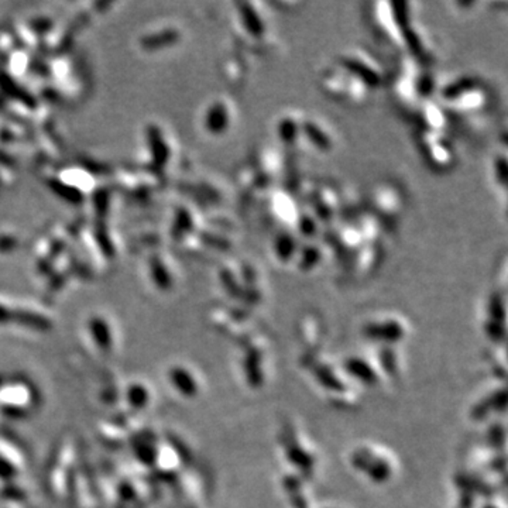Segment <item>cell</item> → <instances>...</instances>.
<instances>
[{"label": "cell", "mask_w": 508, "mask_h": 508, "mask_svg": "<svg viewBox=\"0 0 508 508\" xmlns=\"http://www.w3.org/2000/svg\"><path fill=\"white\" fill-rule=\"evenodd\" d=\"M439 92V104L446 112L452 109L454 113H479L487 108L490 102L486 85L479 78L470 75L453 78Z\"/></svg>", "instance_id": "6da1fadb"}, {"label": "cell", "mask_w": 508, "mask_h": 508, "mask_svg": "<svg viewBox=\"0 0 508 508\" xmlns=\"http://www.w3.org/2000/svg\"><path fill=\"white\" fill-rule=\"evenodd\" d=\"M318 85L331 99L354 106L365 105L373 92L366 84L350 75L336 63L321 71Z\"/></svg>", "instance_id": "7a4b0ae2"}, {"label": "cell", "mask_w": 508, "mask_h": 508, "mask_svg": "<svg viewBox=\"0 0 508 508\" xmlns=\"http://www.w3.org/2000/svg\"><path fill=\"white\" fill-rule=\"evenodd\" d=\"M415 143L427 166L438 173H449L457 164V151L446 132L417 129Z\"/></svg>", "instance_id": "3957f363"}, {"label": "cell", "mask_w": 508, "mask_h": 508, "mask_svg": "<svg viewBox=\"0 0 508 508\" xmlns=\"http://www.w3.org/2000/svg\"><path fill=\"white\" fill-rule=\"evenodd\" d=\"M369 202L373 214L381 223H397L405 211V193L392 181H383L373 186Z\"/></svg>", "instance_id": "277c9868"}, {"label": "cell", "mask_w": 508, "mask_h": 508, "mask_svg": "<svg viewBox=\"0 0 508 508\" xmlns=\"http://www.w3.org/2000/svg\"><path fill=\"white\" fill-rule=\"evenodd\" d=\"M336 64L354 78L360 79L372 90L384 82V71L379 60L365 48H350L339 56Z\"/></svg>", "instance_id": "5b68a950"}, {"label": "cell", "mask_w": 508, "mask_h": 508, "mask_svg": "<svg viewBox=\"0 0 508 508\" xmlns=\"http://www.w3.org/2000/svg\"><path fill=\"white\" fill-rule=\"evenodd\" d=\"M236 33L241 35V40H248V44L266 42L269 35V26L264 12L260 3L243 2L237 5Z\"/></svg>", "instance_id": "8992f818"}, {"label": "cell", "mask_w": 508, "mask_h": 508, "mask_svg": "<svg viewBox=\"0 0 508 508\" xmlns=\"http://www.w3.org/2000/svg\"><path fill=\"white\" fill-rule=\"evenodd\" d=\"M303 143L317 154H329L335 148L336 140L331 126L321 118L303 115L299 143Z\"/></svg>", "instance_id": "52a82bcc"}, {"label": "cell", "mask_w": 508, "mask_h": 508, "mask_svg": "<svg viewBox=\"0 0 508 508\" xmlns=\"http://www.w3.org/2000/svg\"><path fill=\"white\" fill-rule=\"evenodd\" d=\"M235 122V106L226 97H216L208 105L202 119V126L208 133L222 136L230 130Z\"/></svg>", "instance_id": "ba28073f"}, {"label": "cell", "mask_w": 508, "mask_h": 508, "mask_svg": "<svg viewBox=\"0 0 508 508\" xmlns=\"http://www.w3.org/2000/svg\"><path fill=\"white\" fill-rule=\"evenodd\" d=\"M267 211L274 221L285 228H294L301 212L292 192L287 189L270 191L267 195Z\"/></svg>", "instance_id": "9c48e42d"}, {"label": "cell", "mask_w": 508, "mask_h": 508, "mask_svg": "<svg viewBox=\"0 0 508 508\" xmlns=\"http://www.w3.org/2000/svg\"><path fill=\"white\" fill-rule=\"evenodd\" d=\"M310 195H311V202H314L311 203L312 209L310 211L314 212L321 222H328L336 215L340 207L339 203L340 199L335 186L329 184H317L311 189Z\"/></svg>", "instance_id": "30bf717a"}, {"label": "cell", "mask_w": 508, "mask_h": 508, "mask_svg": "<svg viewBox=\"0 0 508 508\" xmlns=\"http://www.w3.org/2000/svg\"><path fill=\"white\" fill-rule=\"evenodd\" d=\"M303 115L295 109L281 112L274 122V134L284 147H295L299 143Z\"/></svg>", "instance_id": "8fae6325"}, {"label": "cell", "mask_w": 508, "mask_h": 508, "mask_svg": "<svg viewBox=\"0 0 508 508\" xmlns=\"http://www.w3.org/2000/svg\"><path fill=\"white\" fill-rule=\"evenodd\" d=\"M415 116L418 129L446 132L447 112L442 108L439 102L436 104L432 99L421 102V104L415 108Z\"/></svg>", "instance_id": "7c38bea8"}, {"label": "cell", "mask_w": 508, "mask_h": 508, "mask_svg": "<svg viewBox=\"0 0 508 508\" xmlns=\"http://www.w3.org/2000/svg\"><path fill=\"white\" fill-rule=\"evenodd\" d=\"M384 250L380 241L363 243L358 250L354 251L353 257V270L358 274H370L374 271L383 262Z\"/></svg>", "instance_id": "4fadbf2b"}, {"label": "cell", "mask_w": 508, "mask_h": 508, "mask_svg": "<svg viewBox=\"0 0 508 508\" xmlns=\"http://www.w3.org/2000/svg\"><path fill=\"white\" fill-rule=\"evenodd\" d=\"M299 246H301V243L295 233H292L289 230H283L273 240V244H271L273 259L278 264H283V266L292 264Z\"/></svg>", "instance_id": "5bb4252c"}, {"label": "cell", "mask_w": 508, "mask_h": 508, "mask_svg": "<svg viewBox=\"0 0 508 508\" xmlns=\"http://www.w3.org/2000/svg\"><path fill=\"white\" fill-rule=\"evenodd\" d=\"M324 259H325L324 246H321L317 241H308L299 246L292 264H295V267L302 273H308L315 267H318L324 262Z\"/></svg>", "instance_id": "9a60e30c"}, {"label": "cell", "mask_w": 508, "mask_h": 508, "mask_svg": "<svg viewBox=\"0 0 508 508\" xmlns=\"http://www.w3.org/2000/svg\"><path fill=\"white\" fill-rule=\"evenodd\" d=\"M319 225L321 221L315 216L314 212H311L310 209L307 211H301L299 216L295 222V229H296V236H302L303 239H317V235L319 232Z\"/></svg>", "instance_id": "2e32d148"}, {"label": "cell", "mask_w": 508, "mask_h": 508, "mask_svg": "<svg viewBox=\"0 0 508 508\" xmlns=\"http://www.w3.org/2000/svg\"><path fill=\"white\" fill-rule=\"evenodd\" d=\"M508 166H507V154L505 150L497 152V154L493 157V163H491V174H493V180L497 184V186L501 188L502 192H505L507 189V175H508Z\"/></svg>", "instance_id": "e0dca14e"}, {"label": "cell", "mask_w": 508, "mask_h": 508, "mask_svg": "<svg viewBox=\"0 0 508 508\" xmlns=\"http://www.w3.org/2000/svg\"><path fill=\"white\" fill-rule=\"evenodd\" d=\"M228 68L226 70V78L228 81L233 85V86H240L244 84L246 77H247V67L243 63L241 58H233L232 61H229L226 64Z\"/></svg>", "instance_id": "ac0fdd59"}]
</instances>
